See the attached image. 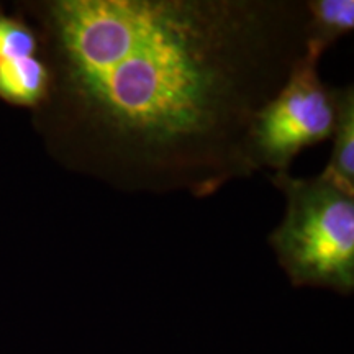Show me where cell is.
I'll return each instance as SVG.
<instances>
[{
    "instance_id": "cell-1",
    "label": "cell",
    "mask_w": 354,
    "mask_h": 354,
    "mask_svg": "<svg viewBox=\"0 0 354 354\" xmlns=\"http://www.w3.org/2000/svg\"><path fill=\"white\" fill-rule=\"evenodd\" d=\"M57 149L122 192L210 197L251 177L250 127L307 53L302 0L35 3Z\"/></svg>"
},
{
    "instance_id": "cell-2",
    "label": "cell",
    "mask_w": 354,
    "mask_h": 354,
    "mask_svg": "<svg viewBox=\"0 0 354 354\" xmlns=\"http://www.w3.org/2000/svg\"><path fill=\"white\" fill-rule=\"evenodd\" d=\"M286 196V214L269 234V246L294 287L354 292V192L328 174L292 177L274 172Z\"/></svg>"
},
{
    "instance_id": "cell-3",
    "label": "cell",
    "mask_w": 354,
    "mask_h": 354,
    "mask_svg": "<svg viewBox=\"0 0 354 354\" xmlns=\"http://www.w3.org/2000/svg\"><path fill=\"white\" fill-rule=\"evenodd\" d=\"M318 63L320 57L305 53L284 87L254 115L248 143L256 171L289 172L302 149L333 136L336 87L322 81Z\"/></svg>"
},
{
    "instance_id": "cell-4",
    "label": "cell",
    "mask_w": 354,
    "mask_h": 354,
    "mask_svg": "<svg viewBox=\"0 0 354 354\" xmlns=\"http://www.w3.org/2000/svg\"><path fill=\"white\" fill-rule=\"evenodd\" d=\"M51 73L39 56L0 61V99L19 107L38 109L48 99Z\"/></svg>"
},
{
    "instance_id": "cell-5",
    "label": "cell",
    "mask_w": 354,
    "mask_h": 354,
    "mask_svg": "<svg viewBox=\"0 0 354 354\" xmlns=\"http://www.w3.org/2000/svg\"><path fill=\"white\" fill-rule=\"evenodd\" d=\"M307 51L322 57L354 30V0H307Z\"/></svg>"
},
{
    "instance_id": "cell-6",
    "label": "cell",
    "mask_w": 354,
    "mask_h": 354,
    "mask_svg": "<svg viewBox=\"0 0 354 354\" xmlns=\"http://www.w3.org/2000/svg\"><path fill=\"white\" fill-rule=\"evenodd\" d=\"M333 151L325 174L342 187L354 192V87H336V125Z\"/></svg>"
},
{
    "instance_id": "cell-7",
    "label": "cell",
    "mask_w": 354,
    "mask_h": 354,
    "mask_svg": "<svg viewBox=\"0 0 354 354\" xmlns=\"http://www.w3.org/2000/svg\"><path fill=\"white\" fill-rule=\"evenodd\" d=\"M39 37L25 20L0 13V61L38 56Z\"/></svg>"
}]
</instances>
